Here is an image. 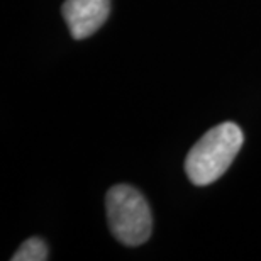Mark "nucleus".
Wrapping results in <instances>:
<instances>
[{"mask_svg": "<svg viewBox=\"0 0 261 261\" xmlns=\"http://www.w3.org/2000/svg\"><path fill=\"white\" fill-rule=\"evenodd\" d=\"M243 143V130L234 122H224L208 129L187 156V176L197 187L217 181L232 165Z\"/></svg>", "mask_w": 261, "mask_h": 261, "instance_id": "1", "label": "nucleus"}, {"mask_svg": "<svg viewBox=\"0 0 261 261\" xmlns=\"http://www.w3.org/2000/svg\"><path fill=\"white\" fill-rule=\"evenodd\" d=\"M49 258L48 246L41 238H31L22 243L15 254L10 259L12 261H46Z\"/></svg>", "mask_w": 261, "mask_h": 261, "instance_id": "4", "label": "nucleus"}, {"mask_svg": "<svg viewBox=\"0 0 261 261\" xmlns=\"http://www.w3.org/2000/svg\"><path fill=\"white\" fill-rule=\"evenodd\" d=\"M107 219L112 234L126 246L144 244L153 231L151 208L139 190L121 184L114 185L106 197Z\"/></svg>", "mask_w": 261, "mask_h": 261, "instance_id": "2", "label": "nucleus"}, {"mask_svg": "<svg viewBox=\"0 0 261 261\" xmlns=\"http://www.w3.org/2000/svg\"><path fill=\"white\" fill-rule=\"evenodd\" d=\"M61 12L73 38L87 39L106 24L111 0H66Z\"/></svg>", "mask_w": 261, "mask_h": 261, "instance_id": "3", "label": "nucleus"}]
</instances>
